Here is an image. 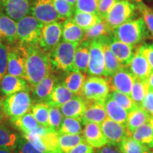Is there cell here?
Wrapping results in <instances>:
<instances>
[{
    "mask_svg": "<svg viewBox=\"0 0 153 153\" xmlns=\"http://www.w3.org/2000/svg\"><path fill=\"white\" fill-rule=\"evenodd\" d=\"M136 8L141 12L146 27L153 36V10L143 2L137 4Z\"/></svg>",
    "mask_w": 153,
    "mask_h": 153,
    "instance_id": "ee69618b",
    "label": "cell"
},
{
    "mask_svg": "<svg viewBox=\"0 0 153 153\" xmlns=\"http://www.w3.org/2000/svg\"><path fill=\"white\" fill-rule=\"evenodd\" d=\"M151 153H153V150L152 151V152H151Z\"/></svg>",
    "mask_w": 153,
    "mask_h": 153,
    "instance_id": "6125c7cd",
    "label": "cell"
},
{
    "mask_svg": "<svg viewBox=\"0 0 153 153\" xmlns=\"http://www.w3.org/2000/svg\"><path fill=\"white\" fill-rule=\"evenodd\" d=\"M90 42L82 41L79 43L75 51L74 59V70L87 73L89 61Z\"/></svg>",
    "mask_w": 153,
    "mask_h": 153,
    "instance_id": "4316f807",
    "label": "cell"
},
{
    "mask_svg": "<svg viewBox=\"0 0 153 153\" xmlns=\"http://www.w3.org/2000/svg\"><path fill=\"white\" fill-rule=\"evenodd\" d=\"M142 108H144L151 116H153V89H149L148 92L143 102Z\"/></svg>",
    "mask_w": 153,
    "mask_h": 153,
    "instance_id": "681fc988",
    "label": "cell"
},
{
    "mask_svg": "<svg viewBox=\"0 0 153 153\" xmlns=\"http://www.w3.org/2000/svg\"><path fill=\"white\" fill-rule=\"evenodd\" d=\"M72 20L84 30L92 27L103 19L99 14L75 11H74V15H72Z\"/></svg>",
    "mask_w": 153,
    "mask_h": 153,
    "instance_id": "f1b7e54d",
    "label": "cell"
},
{
    "mask_svg": "<svg viewBox=\"0 0 153 153\" xmlns=\"http://www.w3.org/2000/svg\"><path fill=\"white\" fill-rule=\"evenodd\" d=\"M7 70V47L4 44H0V83Z\"/></svg>",
    "mask_w": 153,
    "mask_h": 153,
    "instance_id": "7dc6e473",
    "label": "cell"
},
{
    "mask_svg": "<svg viewBox=\"0 0 153 153\" xmlns=\"http://www.w3.org/2000/svg\"><path fill=\"white\" fill-rule=\"evenodd\" d=\"M150 87L148 80H140L135 78L132 87L131 97L135 104L140 107H142L143 101L148 94Z\"/></svg>",
    "mask_w": 153,
    "mask_h": 153,
    "instance_id": "d6a6232c",
    "label": "cell"
},
{
    "mask_svg": "<svg viewBox=\"0 0 153 153\" xmlns=\"http://www.w3.org/2000/svg\"><path fill=\"white\" fill-rule=\"evenodd\" d=\"M94 148L88 143L82 142L74 147L73 149L69 152V153H94Z\"/></svg>",
    "mask_w": 153,
    "mask_h": 153,
    "instance_id": "f907efd6",
    "label": "cell"
},
{
    "mask_svg": "<svg viewBox=\"0 0 153 153\" xmlns=\"http://www.w3.org/2000/svg\"><path fill=\"white\" fill-rule=\"evenodd\" d=\"M145 153H150V152H149V151H148V152H145Z\"/></svg>",
    "mask_w": 153,
    "mask_h": 153,
    "instance_id": "91938a15",
    "label": "cell"
},
{
    "mask_svg": "<svg viewBox=\"0 0 153 153\" xmlns=\"http://www.w3.org/2000/svg\"><path fill=\"white\" fill-rule=\"evenodd\" d=\"M31 106L29 91H21L0 99V109L12 123L29 111Z\"/></svg>",
    "mask_w": 153,
    "mask_h": 153,
    "instance_id": "7a4b0ae2",
    "label": "cell"
},
{
    "mask_svg": "<svg viewBox=\"0 0 153 153\" xmlns=\"http://www.w3.org/2000/svg\"><path fill=\"white\" fill-rule=\"evenodd\" d=\"M122 153H145L149 149L133 139L131 136H127L118 145Z\"/></svg>",
    "mask_w": 153,
    "mask_h": 153,
    "instance_id": "8d00e7d4",
    "label": "cell"
},
{
    "mask_svg": "<svg viewBox=\"0 0 153 153\" xmlns=\"http://www.w3.org/2000/svg\"><path fill=\"white\" fill-rule=\"evenodd\" d=\"M112 34V29L109 27L104 19L94 25L89 29L85 30V36L83 41H91L93 40L100 38L104 36H108Z\"/></svg>",
    "mask_w": 153,
    "mask_h": 153,
    "instance_id": "4dcf8cb0",
    "label": "cell"
},
{
    "mask_svg": "<svg viewBox=\"0 0 153 153\" xmlns=\"http://www.w3.org/2000/svg\"><path fill=\"white\" fill-rule=\"evenodd\" d=\"M19 137L6 126L0 123V148H14L16 147Z\"/></svg>",
    "mask_w": 153,
    "mask_h": 153,
    "instance_id": "74e56055",
    "label": "cell"
},
{
    "mask_svg": "<svg viewBox=\"0 0 153 153\" xmlns=\"http://www.w3.org/2000/svg\"><path fill=\"white\" fill-rule=\"evenodd\" d=\"M128 66L131 73L140 80H148L152 72L146 57L138 48Z\"/></svg>",
    "mask_w": 153,
    "mask_h": 153,
    "instance_id": "2e32d148",
    "label": "cell"
},
{
    "mask_svg": "<svg viewBox=\"0 0 153 153\" xmlns=\"http://www.w3.org/2000/svg\"><path fill=\"white\" fill-rule=\"evenodd\" d=\"M109 91V86L106 79L97 76H90L85 79L78 96L85 100L105 101Z\"/></svg>",
    "mask_w": 153,
    "mask_h": 153,
    "instance_id": "52a82bcc",
    "label": "cell"
},
{
    "mask_svg": "<svg viewBox=\"0 0 153 153\" xmlns=\"http://www.w3.org/2000/svg\"><path fill=\"white\" fill-rule=\"evenodd\" d=\"M108 37H107L106 41L104 44V62H105V69H104V76L110 77L112 75L120 70V69L124 68L121 65L118 59L115 57V55L113 54L111 51L108 46Z\"/></svg>",
    "mask_w": 153,
    "mask_h": 153,
    "instance_id": "83f0119b",
    "label": "cell"
},
{
    "mask_svg": "<svg viewBox=\"0 0 153 153\" xmlns=\"http://www.w3.org/2000/svg\"><path fill=\"white\" fill-rule=\"evenodd\" d=\"M58 139L59 147L63 153H69L72 149L85 140L79 134H58Z\"/></svg>",
    "mask_w": 153,
    "mask_h": 153,
    "instance_id": "836d02e7",
    "label": "cell"
},
{
    "mask_svg": "<svg viewBox=\"0 0 153 153\" xmlns=\"http://www.w3.org/2000/svg\"><path fill=\"white\" fill-rule=\"evenodd\" d=\"M85 30L78 26L72 19H68L62 23V38L63 41L79 43L83 41Z\"/></svg>",
    "mask_w": 153,
    "mask_h": 153,
    "instance_id": "484cf974",
    "label": "cell"
},
{
    "mask_svg": "<svg viewBox=\"0 0 153 153\" xmlns=\"http://www.w3.org/2000/svg\"><path fill=\"white\" fill-rule=\"evenodd\" d=\"M108 96L116 101L128 113L138 107V106L135 104L131 97L125 94L117 92V91H112L111 94H108Z\"/></svg>",
    "mask_w": 153,
    "mask_h": 153,
    "instance_id": "ab89813d",
    "label": "cell"
},
{
    "mask_svg": "<svg viewBox=\"0 0 153 153\" xmlns=\"http://www.w3.org/2000/svg\"><path fill=\"white\" fill-rule=\"evenodd\" d=\"M44 24L33 16H24L16 24V41L23 45L38 44Z\"/></svg>",
    "mask_w": 153,
    "mask_h": 153,
    "instance_id": "5b68a950",
    "label": "cell"
},
{
    "mask_svg": "<svg viewBox=\"0 0 153 153\" xmlns=\"http://www.w3.org/2000/svg\"><path fill=\"white\" fill-rule=\"evenodd\" d=\"M135 9L136 7L128 0H118L111 9L105 21L113 30L131 20L133 16Z\"/></svg>",
    "mask_w": 153,
    "mask_h": 153,
    "instance_id": "9c48e42d",
    "label": "cell"
},
{
    "mask_svg": "<svg viewBox=\"0 0 153 153\" xmlns=\"http://www.w3.org/2000/svg\"><path fill=\"white\" fill-rule=\"evenodd\" d=\"M16 41V23L7 14L0 12V44L11 45Z\"/></svg>",
    "mask_w": 153,
    "mask_h": 153,
    "instance_id": "ffe728a7",
    "label": "cell"
},
{
    "mask_svg": "<svg viewBox=\"0 0 153 153\" xmlns=\"http://www.w3.org/2000/svg\"><path fill=\"white\" fill-rule=\"evenodd\" d=\"M131 136L148 149L153 148V128L150 123L140 126L134 131Z\"/></svg>",
    "mask_w": 153,
    "mask_h": 153,
    "instance_id": "f546056e",
    "label": "cell"
},
{
    "mask_svg": "<svg viewBox=\"0 0 153 153\" xmlns=\"http://www.w3.org/2000/svg\"><path fill=\"white\" fill-rule=\"evenodd\" d=\"M57 82V78L53 74L50 73L36 87L31 89L33 90V98L34 100L38 102L45 101L53 91Z\"/></svg>",
    "mask_w": 153,
    "mask_h": 153,
    "instance_id": "cb8c5ba5",
    "label": "cell"
},
{
    "mask_svg": "<svg viewBox=\"0 0 153 153\" xmlns=\"http://www.w3.org/2000/svg\"><path fill=\"white\" fill-rule=\"evenodd\" d=\"M53 5L61 20L71 19L74 13V7L70 5L65 0H52Z\"/></svg>",
    "mask_w": 153,
    "mask_h": 153,
    "instance_id": "60d3db41",
    "label": "cell"
},
{
    "mask_svg": "<svg viewBox=\"0 0 153 153\" xmlns=\"http://www.w3.org/2000/svg\"><path fill=\"white\" fill-rule=\"evenodd\" d=\"M63 116L68 118L80 120L85 114L86 101L82 97H74L73 98L60 106Z\"/></svg>",
    "mask_w": 153,
    "mask_h": 153,
    "instance_id": "7402d4cb",
    "label": "cell"
},
{
    "mask_svg": "<svg viewBox=\"0 0 153 153\" xmlns=\"http://www.w3.org/2000/svg\"><path fill=\"white\" fill-rule=\"evenodd\" d=\"M148 84H149V87H150V89H153V72H152V74H150V77H149Z\"/></svg>",
    "mask_w": 153,
    "mask_h": 153,
    "instance_id": "f5cc1de1",
    "label": "cell"
},
{
    "mask_svg": "<svg viewBox=\"0 0 153 153\" xmlns=\"http://www.w3.org/2000/svg\"><path fill=\"white\" fill-rule=\"evenodd\" d=\"M107 43L111 51L121 63L122 65L124 67L128 66L135 53L134 52L135 47L118 41L113 36L108 38Z\"/></svg>",
    "mask_w": 153,
    "mask_h": 153,
    "instance_id": "9a60e30c",
    "label": "cell"
},
{
    "mask_svg": "<svg viewBox=\"0 0 153 153\" xmlns=\"http://www.w3.org/2000/svg\"><path fill=\"white\" fill-rule=\"evenodd\" d=\"M101 128L109 145L118 146L125 137L128 136L125 126L108 118L101 124Z\"/></svg>",
    "mask_w": 153,
    "mask_h": 153,
    "instance_id": "4fadbf2b",
    "label": "cell"
},
{
    "mask_svg": "<svg viewBox=\"0 0 153 153\" xmlns=\"http://www.w3.org/2000/svg\"><path fill=\"white\" fill-rule=\"evenodd\" d=\"M13 123L17 128L23 132L24 134L33 131L39 126L33 114L30 111H28L24 116H21L14 122H13Z\"/></svg>",
    "mask_w": 153,
    "mask_h": 153,
    "instance_id": "e575fe53",
    "label": "cell"
},
{
    "mask_svg": "<svg viewBox=\"0 0 153 153\" xmlns=\"http://www.w3.org/2000/svg\"><path fill=\"white\" fill-rule=\"evenodd\" d=\"M107 37L97 38L90 41L89 61L87 74L90 76H102L104 74L105 62L104 44Z\"/></svg>",
    "mask_w": 153,
    "mask_h": 153,
    "instance_id": "ba28073f",
    "label": "cell"
},
{
    "mask_svg": "<svg viewBox=\"0 0 153 153\" xmlns=\"http://www.w3.org/2000/svg\"><path fill=\"white\" fill-rule=\"evenodd\" d=\"M85 79V75L82 72L73 70L68 72L62 83L74 94L79 95Z\"/></svg>",
    "mask_w": 153,
    "mask_h": 153,
    "instance_id": "1f68e13d",
    "label": "cell"
},
{
    "mask_svg": "<svg viewBox=\"0 0 153 153\" xmlns=\"http://www.w3.org/2000/svg\"><path fill=\"white\" fill-rule=\"evenodd\" d=\"M30 14L43 24L61 20L52 0H34L30 5Z\"/></svg>",
    "mask_w": 153,
    "mask_h": 153,
    "instance_id": "8fae6325",
    "label": "cell"
},
{
    "mask_svg": "<svg viewBox=\"0 0 153 153\" xmlns=\"http://www.w3.org/2000/svg\"><path fill=\"white\" fill-rule=\"evenodd\" d=\"M28 82L22 77L5 74L0 83V91L5 96H9L21 91H29Z\"/></svg>",
    "mask_w": 153,
    "mask_h": 153,
    "instance_id": "ac0fdd59",
    "label": "cell"
},
{
    "mask_svg": "<svg viewBox=\"0 0 153 153\" xmlns=\"http://www.w3.org/2000/svg\"><path fill=\"white\" fill-rule=\"evenodd\" d=\"M79 43L62 41L49 53L51 69L55 71L70 72L74 70V59Z\"/></svg>",
    "mask_w": 153,
    "mask_h": 153,
    "instance_id": "277c9868",
    "label": "cell"
},
{
    "mask_svg": "<svg viewBox=\"0 0 153 153\" xmlns=\"http://www.w3.org/2000/svg\"><path fill=\"white\" fill-rule=\"evenodd\" d=\"M133 1H135V2H136L137 4H140V3H142L143 2V0H133Z\"/></svg>",
    "mask_w": 153,
    "mask_h": 153,
    "instance_id": "680465c9",
    "label": "cell"
},
{
    "mask_svg": "<svg viewBox=\"0 0 153 153\" xmlns=\"http://www.w3.org/2000/svg\"><path fill=\"white\" fill-rule=\"evenodd\" d=\"M6 1L7 0H0V8H3V6L4 4Z\"/></svg>",
    "mask_w": 153,
    "mask_h": 153,
    "instance_id": "9f6ffc18",
    "label": "cell"
},
{
    "mask_svg": "<svg viewBox=\"0 0 153 153\" xmlns=\"http://www.w3.org/2000/svg\"><path fill=\"white\" fill-rule=\"evenodd\" d=\"M115 38L135 47L148 36L147 27L143 18L129 20L112 30Z\"/></svg>",
    "mask_w": 153,
    "mask_h": 153,
    "instance_id": "3957f363",
    "label": "cell"
},
{
    "mask_svg": "<svg viewBox=\"0 0 153 153\" xmlns=\"http://www.w3.org/2000/svg\"><path fill=\"white\" fill-rule=\"evenodd\" d=\"M97 153H122L119 148L113 145H105L102 148H99Z\"/></svg>",
    "mask_w": 153,
    "mask_h": 153,
    "instance_id": "816d5d0a",
    "label": "cell"
},
{
    "mask_svg": "<svg viewBox=\"0 0 153 153\" xmlns=\"http://www.w3.org/2000/svg\"><path fill=\"white\" fill-rule=\"evenodd\" d=\"M30 0H7L3 6L5 14L14 21H19L30 13Z\"/></svg>",
    "mask_w": 153,
    "mask_h": 153,
    "instance_id": "e0dca14e",
    "label": "cell"
},
{
    "mask_svg": "<svg viewBox=\"0 0 153 153\" xmlns=\"http://www.w3.org/2000/svg\"><path fill=\"white\" fill-rule=\"evenodd\" d=\"M1 115H0V119H1Z\"/></svg>",
    "mask_w": 153,
    "mask_h": 153,
    "instance_id": "94428289",
    "label": "cell"
},
{
    "mask_svg": "<svg viewBox=\"0 0 153 153\" xmlns=\"http://www.w3.org/2000/svg\"><path fill=\"white\" fill-rule=\"evenodd\" d=\"M62 33V23L61 22L44 24L38 45L45 52L50 53L60 42Z\"/></svg>",
    "mask_w": 153,
    "mask_h": 153,
    "instance_id": "30bf717a",
    "label": "cell"
},
{
    "mask_svg": "<svg viewBox=\"0 0 153 153\" xmlns=\"http://www.w3.org/2000/svg\"><path fill=\"white\" fill-rule=\"evenodd\" d=\"M31 112L40 125L48 128L49 106L45 102H38L32 105Z\"/></svg>",
    "mask_w": 153,
    "mask_h": 153,
    "instance_id": "d590c367",
    "label": "cell"
},
{
    "mask_svg": "<svg viewBox=\"0 0 153 153\" xmlns=\"http://www.w3.org/2000/svg\"><path fill=\"white\" fill-rule=\"evenodd\" d=\"M138 49L146 57L153 72V43H145L141 45Z\"/></svg>",
    "mask_w": 153,
    "mask_h": 153,
    "instance_id": "c3c4849f",
    "label": "cell"
},
{
    "mask_svg": "<svg viewBox=\"0 0 153 153\" xmlns=\"http://www.w3.org/2000/svg\"><path fill=\"white\" fill-rule=\"evenodd\" d=\"M66 1H68V2L70 4V5H72V7H74V5H75V4L76 2V0H65Z\"/></svg>",
    "mask_w": 153,
    "mask_h": 153,
    "instance_id": "11a10c76",
    "label": "cell"
},
{
    "mask_svg": "<svg viewBox=\"0 0 153 153\" xmlns=\"http://www.w3.org/2000/svg\"><path fill=\"white\" fill-rule=\"evenodd\" d=\"M85 101L86 109L85 114L80 119L82 124L86 125L89 123H95L100 125L108 118L104 101Z\"/></svg>",
    "mask_w": 153,
    "mask_h": 153,
    "instance_id": "5bb4252c",
    "label": "cell"
},
{
    "mask_svg": "<svg viewBox=\"0 0 153 153\" xmlns=\"http://www.w3.org/2000/svg\"><path fill=\"white\" fill-rule=\"evenodd\" d=\"M7 72L26 79V45L16 42L7 45Z\"/></svg>",
    "mask_w": 153,
    "mask_h": 153,
    "instance_id": "8992f818",
    "label": "cell"
},
{
    "mask_svg": "<svg viewBox=\"0 0 153 153\" xmlns=\"http://www.w3.org/2000/svg\"><path fill=\"white\" fill-rule=\"evenodd\" d=\"M118 1V0H99L98 13L99 16L105 20L111 9Z\"/></svg>",
    "mask_w": 153,
    "mask_h": 153,
    "instance_id": "bcb514c9",
    "label": "cell"
},
{
    "mask_svg": "<svg viewBox=\"0 0 153 153\" xmlns=\"http://www.w3.org/2000/svg\"><path fill=\"white\" fill-rule=\"evenodd\" d=\"M57 134H81L82 133L81 123L79 120L73 118L66 117L62 120Z\"/></svg>",
    "mask_w": 153,
    "mask_h": 153,
    "instance_id": "f35d334b",
    "label": "cell"
},
{
    "mask_svg": "<svg viewBox=\"0 0 153 153\" xmlns=\"http://www.w3.org/2000/svg\"><path fill=\"white\" fill-rule=\"evenodd\" d=\"M74 97V94L70 91L63 83H56L53 90L45 103L50 107H60Z\"/></svg>",
    "mask_w": 153,
    "mask_h": 153,
    "instance_id": "44dd1931",
    "label": "cell"
},
{
    "mask_svg": "<svg viewBox=\"0 0 153 153\" xmlns=\"http://www.w3.org/2000/svg\"><path fill=\"white\" fill-rule=\"evenodd\" d=\"M104 104L108 118L126 128L128 112L108 96L105 100Z\"/></svg>",
    "mask_w": 153,
    "mask_h": 153,
    "instance_id": "603a6c76",
    "label": "cell"
},
{
    "mask_svg": "<svg viewBox=\"0 0 153 153\" xmlns=\"http://www.w3.org/2000/svg\"><path fill=\"white\" fill-rule=\"evenodd\" d=\"M16 146L18 153H43L25 138L19 139Z\"/></svg>",
    "mask_w": 153,
    "mask_h": 153,
    "instance_id": "f6af8a7d",
    "label": "cell"
},
{
    "mask_svg": "<svg viewBox=\"0 0 153 153\" xmlns=\"http://www.w3.org/2000/svg\"><path fill=\"white\" fill-rule=\"evenodd\" d=\"M62 122V115L59 107L49 106L48 128L53 132H57Z\"/></svg>",
    "mask_w": 153,
    "mask_h": 153,
    "instance_id": "7bdbcfd3",
    "label": "cell"
},
{
    "mask_svg": "<svg viewBox=\"0 0 153 153\" xmlns=\"http://www.w3.org/2000/svg\"><path fill=\"white\" fill-rule=\"evenodd\" d=\"M26 45V80L30 88L36 87L51 73L49 53L43 51L38 44Z\"/></svg>",
    "mask_w": 153,
    "mask_h": 153,
    "instance_id": "6da1fadb",
    "label": "cell"
},
{
    "mask_svg": "<svg viewBox=\"0 0 153 153\" xmlns=\"http://www.w3.org/2000/svg\"><path fill=\"white\" fill-rule=\"evenodd\" d=\"M135 77L128 69L123 68L110 76L108 81L110 90L125 94L131 97Z\"/></svg>",
    "mask_w": 153,
    "mask_h": 153,
    "instance_id": "7c38bea8",
    "label": "cell"
},
{
    "mask_svg": "<svg viewBox=\"0 0 153 153\" xmlns=\"http://www.w3.org/2000/svg\"><path fill=\"white\" fill-rule=\"evenodd\" d=\"M0 153H11V151L9 148H0Z\"/></svg>",
    "mask_w": 153,
    "mask_h": 153,
    "instance_id": "db71d44e",
    "label": "cell"
},
{
    "mask_svg": "<svg viewBox=\"0 0 153 153\" xmlns=\"http://www.w3.org/2000/svg\"><path fill=\"white\" fill-rule=\"evenodd\" d=\"M150 118V115L144 108L140 106L128 113L127 125H126V131L128 135L131 136L134 131L138 128L140 126L148 123Z\"/></svg>",
    "mask_w": 153,
    "mask_h": 153,
    "instance_id": "d4e9b609",
    "label": "cell"
},
{
    "mask_svg": "<svg viewBox=\"0 0 153 153\" xmlns=\"http://www.w3.org/2000/svg\"><path fill=\"white\" fill-rule=\"evenodd\" d=\"M150 123L151 126H152V128H153V116H151L150 120Z\"/></svg>",
    "mask_w": 153,
    "mask_h": 153,
    "instance_id": "6f0895ef",
    "label": "cell"
},
{
    "mask_svg": "<svg viewBox=\"0 0 153 153\" xmlns=\"http://www.w3.org/2000/svg\"><path fill=\"white\" fill-rule=\"evenodd\" d=\"M82 133L86 142L93 148H101L108 144L99 124L87 123Z\"/></svg>",
    "mask_w": 153,
    "mask_h": 153,
    "instance_id": "d6986e66",
    "label": "cell"
},
{
    "mask_svg": "<svg viewBox=\"0 0 153 153\" xmlns=\"http://www.w3.org/2000/svg\"><path fill=\"white\" fill-rule=\"evenodd\" d=\"M99 0H76L74 11L99 14Z\"/></svg>",
    "mask_w": 153,
    "mask_h": 153,
    "instance_id": "b9f144b4",
    "label": "cell"
}]
</instances>
